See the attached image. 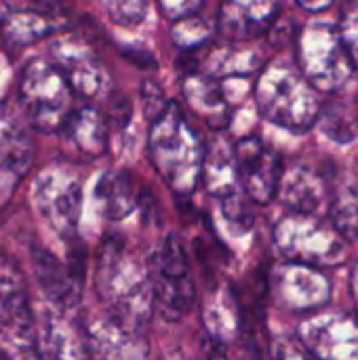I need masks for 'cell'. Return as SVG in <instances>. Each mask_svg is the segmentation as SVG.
<instances>
[{
    "label": "cell",
    "instance_id": "cell-10",
    "mask_svg": "<svg viewBox=\"0 0 358 360\" xmlns=\"http://www.w3.org/2000/svg\"><path fill=\"white\" fill-rule=\"evenodd\" d=\"M36 202L49 226L65 238L76 236L82 205V184L68 167H51L36 179Z\"/></svg>",
    "mask_w": 358,
    "mask_h": 360
},
{
    "label": "cell",
    "instance_id": "cell-21",
    "mask_svg": "<svg viewBox=\"0 0 358 360\" xmlns=\"http://www.w3.org/2000/svg\"><path fill=\"white\" fill-rule=\"evenodd\" d=\"M63 139L70 150L87 160L99 158L108 148V124L99 110L87 105L72 110L61 127Z\"/></svg>",
    "mask_w": 358,
    "mask_h": 360
},
{
    "label": "cell",
    "instance_id": "cell-20",
    "mask_svg": "<svg viewBox=\"0 0 358 360\" xmlns=\"http://www.w3.org/2000/svg\"><path fill=\"white\" fill-rule=\"evenodd\" d=\"M68 27V19L59 11L42 8H11L2 17V36L6 42L25 46L49 38Z\"/></svg>",
    "mask_w": 358,
    "mask_h": 360
},
{
    "label": "cell",
    "instance_id": "cell-2",
    "mask_svg": "<svg viewBox=\"0 0 358 360\" xmlns=\"http://www.w3.org/2000/svg\"><path fill=\"white\" fill-rule=\"evenodd\" d=\"M150 158L162 181L177 194L190 196L203 179L205 146L173 103L152 120Z\"/></svg>",
    "mask_w": 358,
    "mask_h": 360
},
{
    "label": "cell",
    "instance_id": "cell-8",
    "mask_svg": "<svg viewBox=\"0 0 358 360\" xmlns=\"http://www.w3.org/2000/svg\"><path fill=\"white\" fill-rule=\"evenodd\" d=\"M0 350L8 356L36 354V323L27 287L13 259L0 255Z\"/></svg>",
    "mask_w": 358,
    "mask_h": 360
},
{
    "label": "cell",
    "instance_id": "cell-24",
    "mask_svg": "<svg viewBox=\"0 0 358 360\" xmlns=\"http://www.w3.org/2000/svg\"><path fill=\"white\" fill-rule=\"evenodd\" d=\"M139 192L127 171H108L95 186V202L103 217L124 219L139 207Z\"/></svg>",
    "mask_w": 358,
    "mask_h": 360
},
{
    "label": "cell",
    "instance_id": "cell-15",
    "mask_svg": "<svg viewBox=\"0 0 358 360\" xmlns=\"http://www.w3.org/2000/svg\"><path fill=\"white\" fill-rule=\"evenodd\" d=\"M279 17V0H224L219 32L226 40L251 42L266 34Z\"/></svg>",
    "mask_w": 358,
    "mask_h": 360
},
{
    "label": "cell",
    "instance_id": "cell-23",
    "mask_svg": "<svg viewBox=\"0 0 358 360\" xmlns=\"http://www.w3.org/2000/svg\"><path fill=\"white\" fill-rule=\"evenodd\" d=\"M184 97L190 110L213 129H222L230 120V108L217 86L215 76L188 72L184 78Z\"/></svg>",
    "mask_w": 358,
    "mask_h": 360
},
{
    "label": "cell",
    "instance_id": "cell-17",
    "mask_svg": "<svg viewBox=\"0 0 358 360\" xmlns=\"http://www.w3.org/2000/svg\"><path fill=\"white\" fill-rule=\"evenodd\" d=\"M276 196L293 213H319L331 200V181L323 171L295 165L283 173Z\"/></svg>",
    "mask_w": 358,
    "mask_h": 360
},
{
    "label": "cell",
    "instance_id": "cell-19",
    "mask_svg": "<svg viewBox=\"0 0 358 360\" xmlns=\"http://www.w3.org/2000/svg\"><path fill=\"white\" fill-rule=\"evenodd\" d=\"M203 186L205 190L215 196L219 202L228 200L232 196L245 194L241 179H238V169H236V158H234V148L224 141L222 137H215L205 146V162H203Z\"/></svg>",
    "mask_w": 358,
    "mask_h": 360
},
{
    "label": "cell",
    "instance_id": "cell-4",
    "mask_svg": "<svg viewBox=\"0 0 358 360\" xmlns=\"http://www.w3.org/2000/svg\"><path fill=\"white\" fill-rule=\"evenodd\" d=\"M346 236L325 221L319 213H293L279 221L274 228L276 249L285 259L304 262L319 268H333L346 259Z\"/></svg>",
    "mask_w": 358,
    "mask_h": 360
},
{
    "label": "cell",
    "instance_id": "cell-34",
    "mask_svg": "<svg viewBox=\"0 0 358 360\" xmlns=\"http://www.w3.org/2000/svg\"><path fill=\"white\" fill-rule=\"evenodd\" d=\"M302 8L310 11V13H319V11H325L333 4V0H298Z\"/></svg>",
    "mask_w": 358,
    "mask_h": 360
},
{
    "label": "cell",
    "instance_id": "cell-36",
    "mask_svg": "<svg viewBox=\"0 0 358 360\" xmlns=\"http://www.w3.org/2000/svg\"><path fill=\"white\" fill-rule=\"evenodd\" d=\"M0 356H6V354H4V352H2V350H0Z\"/></svg>",
    "mask_w": 358,
    "mask_h": 360
},
{
    "label": "cell",
    "instance_id": "cell-28",
    "mask_svg": "<svg viewBox=\"0 0 358 360\" xmlns=\"http://www.w3.org/2000/svg\"><path fill=\"white\" fill-rule=\"evenodd\" d=\"M209 34H211V30H209L207 21L198 19L196 15L177 19V21H173V27H171L173 42L184 51L203 46L209 40Z\"/></svg>",
    "mask_w": 358,
    "mask_h": 360
},
{
    "label": "cell",
    "instance_id": "cell-14",
    "mask_svg": "<svg viewBox=\"0 0 358 360\" xmlns=\"http://www.w3.org/2000/svg\"><path fill=\"white\" fill-rule=\"evenodd\" d=\"M53 55L74 93L87 99H99L110 91V76L89 46L63 40L53 46Z\"/></svg>",
    "mask_w": 358,
    "mask_h": 360
},
{
    "label": "cell",
    "instance_id": "cell-11",
    "mask_svg": "<svg viewBox=\"0 0 358 360\" xmlns=\"http://www.w3.org/2000/svg\"><path fill=\"white\" fill-rule=\"evenodd\" d=\"M300 340L312 356L358 360V321L342 312H310L300 327Z\"/></svg>",
    "mask_w": 358,
    "mask_h": 360
},
{
    "label": "cell",
    "instance_id": "cell-7",
    "mask_svg": "<svg viewBox=\"0 0 358 360\" xmlns=\"http://www.w3.org/2000/svg\"><path fill=\"white\" fill-rule=\"evenodd\" d=\"M72 93L65 74L57 63L34 59L25 65L19 97L27 120L38 131H57L72 114Z\"/></svg>",
    "mask_w": 358,
    "mask_h": 360
},
{
    "label": "cell",
    "instance_id": "cell-5",
    "mask_svg": "<svg viewBox=\"0 0 358 360\" xmlns=\"http://www.w3.org/2000/svg\"><path fill=\"white\" fill-rule=\"evenodd\" d=\"M295 59L306 80L323 93L340 91L354 72V63L338 25L323 21H312L300 30L295 40Z\"/></svg>",
    "mask_w": 358,
    "mask_h": 360
},
{
    "label": "cell",
    "instance_id": "cell-35",
    "mask_svg": "<svg viewBox=\"0 0 358 360\" xmlns=\"http://www.w3.org/2000/svg\"><path fill=\"white\" fill-rule=\"evenodd\" d=\"M352 297H354V306H357V314H358V264L352 272Z\"/></svg>",
    "mask_w": 358,
    "mask_h": 360
},
{
    "label": "cell",
    "instance_id": "cell-30",
    "mask_svg": "<svg viewBox=\"0 0 358 360\" xmlns=\"http://www.w3.org/2000/svg\"><path fill=\"white\" fill-rule=\"evenodd\" d=\"M108 15L118 23V25H137L146 19L150 0H103Z\"/></svg>",
    "mask_w": 358,
    "mask_h": 360
},
{
    "label": "cell",
    "instance_id": "cell-27",
    "mask_svg": "<svg viewBox=\"0 0 358 360\" xmlns=\"http://www.w3.org/2000/svg\"><path fill=\"white\" fill-rule=\"evenodd\" d=\"M317 122L335 143H350L358 137V108L348 99H333L321 105Z\"/></svg>",
    "mask_w": 358,
    "mask_h": 360
},
{
    "label": "cell",
    "instance_id": "cell-1",
    "mask_svg": "<svg viewBox=\"0 0 358 360\" xmlns=\"http://www.w3.org/2000/svg\"><path fill=\"white\" fill-rule=\"evenodd\" d=\"M95 287L108 312L143 331L154 308L148 266H139L127 253L118 234L106 236L99 245Z\"/></svg>",
    "mask_w": 358,
    "mask_h": 360
},
{
    "label": "cell",
    "instance_id": "cell-29",
    "mask_svg": "<svg viewBox=\"0 0 358 360\" xmlns=\"http://www.w3.org/2000/svg\"><path fill=\"white\" fill-rule=\"evenodd\" d=\"M338 30L354 63V70L358 72V0H346L342 4Z\"/></svg>",
    "mask_w": 358,
    "mask_h": 360
},
{
    "label": "cell",
    "instance_id": "cell-22",
    "mask_svg": "<svg viewBox=\"0 0 358 360\" xmlns=\"http://www.w3.org/2000/svg\"><path fill=\"white\" fill-rule=\"evenodd\" d=\"M36 354L51 359H78L87 354V340L59 312L49 310L36 327Z\"/></svg>",
    "mask_w": 358,
    "mask_h": 360
},
{
    "label": "cell",
    "instance_id": "cell-9",
    "mask_svg": "<svg viewBox=\"0 0 358 360\" xmlns=\"http://www.w3.org/2000/svg\"><path fill=\"white\" fill-rule=\"evenodd\" d=\"M268 293L285 310L317 312L327 306L331 283L319 266L285 259L268 272Z\"/></svg>",
    "mask_w": 358,
    "mask_h": 360
},
{
    "label": "cell",
    "instance_id": "cell-12",
    "mask_svg": "<svg viewBox=\"0 0 358 360\" xmlns=\"http://www.w3.org/2000/svg\"><path fill=\"white\" fill-rule=\"evenodd\" d=\"M234 158L245 194L257 205L270 202L285 173L281 156L257 137H245L234 146Z\"/></svg>",
    "mask_w": 358,
    "mask_h": 360
},
{
    "label": "cell",
    "instance_id": "cell-25",
    "mask_svg": "<svg viewBox=\"0 0 358 360\" xmlns=\"http://www.w3.org/2000/svg\"><path fill=\"white\" fill-rule=\"evenodd\" d=\"M331 221L348 238H358V169H346L331 184Z\"/></svg>",
    "mask_w": 358,
    "mask_h": 360
},
{
    "label": "cell",
    "instance_id": "cell-18",
    "mask_svg": "<svg viewBox=\"0 0 358 360\" xmlns=\"http://www.w3.org/2000/svg\"><path fill=\"white\" fill-rule=\"evenodd\" d=\"M87 348L97 356L108 359H124V356H143V338L141 329L124 323L122 319L106 312V316L97 319L89 325L87 333Z\"/></svg>",
    "mask_w": 358,
    "mask_h": 360
},
{
    "label": "cell",
    "instance_id": "cell-32",
    "mask_svg": "<svg viewBox=\"0 0 358 360\" xmlns=\"http://www.w3.org/2000/svg\"><path fill=\"white\" fill-rule=\"evenodd\" d=\"M141 99H143V108H146V114H148L150 120H156V118L167 110V105H169V103L162 99L160 89H158L154 82H150V80H146V82L141 84Z\"/></svg>",
    "mask_w": 358,
    "mask_h": 360
},
{
    "label": "cell",
    "instance_id": "cell-33",
    "mask_svg": "<svg viewBox=\"0 0 358 360\" xmlns=\"http://www.w3.org/2000/svg\"><path fill=\"white\" fill-rule=\"evenodd\" d=\"M11 8H42V11H59L61 0H6Z\"/></svg>",
    "mask_w": 358,
    "mask_h": 360
},
{
    "label": "cell",
    "instance_id": "cell-6",
    "mask_svg": "<svg viewBox=\"0 0 358 360\" xmlns=\"http://www.w3.org/2000/svg\"><path fill=\"white\" fill-rule=\"evenodd\" d=\"M148 274L154 295V308L165 321H181L194 304V278L188 253L181 240L169 234L152 253Z\"/></svg>",
    "mask_w": 358,
    "mask_h": 360
},
{
    "label": "cell",
    "instance_id": "cell-26",
    "mask_svg": "<svg viewBox=\"0 0 358 360\" xmlns=\"http://www.w3.org/2000/svg\"><path fill=\"white\" fill-rule=\"evenodd\" d=\"M264 68V57L257 49L249 46L247 42L230 40L226 46H217L209 53L207 70L211 76H249Z\"/></svg>",
    "mask_w": 358,
    "mask_h": 360
},
{
    "label": "cell",
    "instance_id": "cell-3",
    "mask_svg": "<svg viewBox=\"0 0 358 360\" xmlns=\"http://www.w3.org/2000/svg\"><path fill=\"white\" fill-rule=\"evenodd\" d=\"M314 91L295 68L268 63L257 72L253 95L264 118L293 133H306L317 124L321 112Z\"/></svg>",
    "mask_w": 358,
    "mask_h": 360
},
{
    "label": "cell",
    "instance_id": "cell-13",
    "mask_svg": "<svg viewBox=\"0 0 358 360\" xmlns=\"http://www.w3.org/2000/svg\"><path fill=\"white\" fill-rule=\"evenodd\" d=\"M32 266L42 293L57 310H72L78 306L84 281L82 251L70 253V262L63 264L44 249H32Z\"/></svg>",
    "mask_w": 358,
    "mask_h": 360
},
{
    "label": "cell",
    "instance_id": "cell-16",
    "mask_svg": "<svg viewBox=\"0 0 358 360\" xmlns=\"http://www.w3.org/2000/svg\"><path fill=\"white\" fill-rule=\"evenodd\" d=\"M34 158V143L27 131L13 118L0 116V205L8 200L27 175Z\"/></svg>",
    "mask_w": 358,
    "mask_h": 360
},
{
    "label": "cell",
    "instance_id": "cell-31",
    "mask_svg": "<svg viewBox=\"0 0 358 360\" xmlns=\"http://www.w3.org/2000/svg\"><path fill=\"white\" fill-rule=\"evenodd\" d=\"M156 2L167 19L177 21L190 15H198L205 0H156Z\"/></svg>",
    "mask_w": 358,
    "mask_h": 360
}]
</instances>
